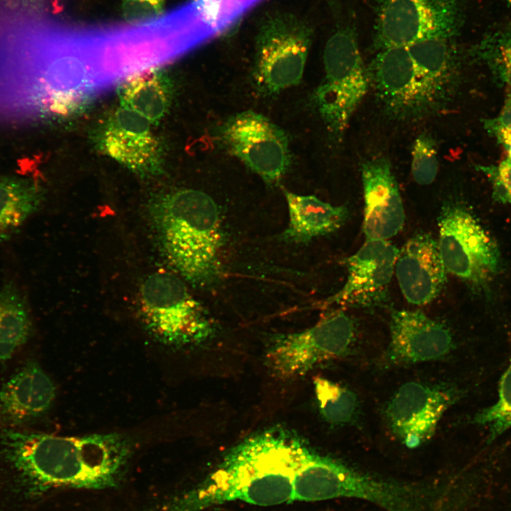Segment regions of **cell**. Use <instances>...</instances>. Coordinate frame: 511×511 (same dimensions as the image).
<instances>
[{"mask_svg": "<svg viewBox=\"0 0 511 511\" xmlns=\"http://www.w3.org/2000/svg\"><path fill=\"white\" fill-rule=\"evenodd\" d=\"M399 249L388 240L366 239L361 247L345 259L347 279L325 305L369 307L386 300L395 273Z\"/></svg>", "mask_w": 511, "mask_h": 511, "instance_id": "9a60e30c", "label": "cell"}, {"mask_svg": "<svg viewBox=\"0 0 511 511\" xmlns=\"http://www.w3.org/2000/svg\"><path fill=\"white\" fill-rule=\"evenodd\" d=\"M473 421L485 429L490 441L511 429V358L501 377L497 400L480 411Z\"/></svg>", "mask_w": 511, "mask_h": 511, "instance_id": "83f0119b", "label": "cell"}, {"mask_svg": "<svg viewBox=\"0 0 511 511\" xmlns=\"http://www.w3.org/2000/svg\"><path fill=\"white\" fill-rule=\"evenodd\" d=\"M102 91L88 28L36 12L0 14V107L31 118L79 114Z\"/></svg>", "mask_w": 511, "mask_h": 511, "instance_id": "6da1fadb", "label": "cell"}, {"mask_svg": "<svg viewBox=\"0 0 511 511\" xmlns=\"http://www.w3.org/2000/svg\"><path fill=\"white\" fill-rule=\"evenodd\" d=\"M303 439L282 427L231 449L203 480L155 511H203L241 501L258 506L292 502V478Z\"/></svg>", "mask_w": 511, "mask_h": 511, "instance_id": "7a4b0ae2", "label": "cell"}, {"mask_svg": "<svg viewBox=\"0 0 511 511\" xmlns=\"http://www.w3.org/2000/svg\"><path fill=\"white\" fill-rule=\"evenodd\" d=\"M149 215L166 258L186 280L203 287L219 280L223 232L219 209L208 194L161 193L150 203Z\"/></svg>", "mask_w": 511, "mask_h": 511, "instance_id": "277c9868", "label": "cell"}, {"mask_svg": "<svg viewBox=\"0 0 511 511\" xmlns=\"http://www.w3.org/2000/svg\"><path fill=\"white\" fill-rule=\"evenodd\" d=\"M43 191L31 178L0 180V240L20 226L41 204Z\"/></svg>", "mask_w": 511, "mask_h": 511, "instance_id": "cb8c5ba5", "label": "cell"}, {"mask_svg": "<svg viewBox=\"0 0 511 511\" xmlns=\"http://www.w3.org/2000/svg\"><path fill=\"white\" fill-rule=\"evenodd\" d=\"M314 385L319 412L326 422L339 425L353 419L358 399L352 390L322 377L314 378Z\"/></svg>", "mask_w": 511, "mask_h": 511, "instance_id": "4316f807", "label": "cell"}, {"mask_svg": "<svg viewBox=\"0 0 511 511\" xmlns=\"http://www.w3.org/2000/svg\"><path fill=\"white\" fill-rule=\"evenodd\" d=\"M55 396V386L40 366L29 361L0 390V407L15 422L44 414Z\"/></svg>", "mask_w": 511, "mask_h": 511, "instance_id": "44dd1931", "label": "cell"}, {"mask_svg": "<svg viewBox=\"0 0 511 511\" xmlns=\"http://www.w3.org/2000/svg\"><path fill=\"white\" fill-rule=\"evenodd\" d=\"M454 37L427 38L407 47L423 83L444 109L456 97L462 81V64Z\"/></svg>", "mask_w": 511, "mask_h": 511, "instance_id": "ffe728a7", "label": "cell"}, {"mask_svg": "<svg viewBox=\"0 0 511 511\" xmlns=\"http://www.w3.org/2000/svg\"><path fill=\"white\" fill-rule=\"evenodd\" d=\"M104 153L139 174L158 172L161 148L149 122L138 114L121 107L104 126L99 139Z\"/></svg>", "mask_w": 511, "mask_h": 511, "instance_id": "ac0fdd59", "label": "cell"}, {"mask_svg": "<svg viewBox=\"0 0 511 511\" xmlns=\"http://www.w3.org/2000/svg\"><path fill=\"white\" fill-rule=\"evenodd\" d=\"M458 397L459 392L451 386L406 383L387 406L390 430L407 448H417L433 436L444 414Z\"/></svg>", "mask_w": 511, "mask_h": 511, "instance_id": "5bb4252c", "label": "cell"}, {"mask_svg": "<svg viewBox=\"0 0 511 511\" xmlns=\"http://www.w3.org/2000/svg\"><path fill=\"white\" fill-rule=\"evenodd\" d=\"M492 186V195L496 202L511 205V160L508 158L497 165H476Z\"/></svg>", "mask_w": 511, "mask_h": 511, "instance_id": "f546056e", "label": "cell"}, {"mask_svg": "<svg viewBox=\"0 0 511 511\" xmlns=\"http://www.w3.org/2000/svg\"><path fill=\"white\" fill-rule=\"evenodd\" d=\"M31 330L28 312L15 287L0 290V364L8 361L28 339Z\"/></svg>", "mask_w": 511, "mask_h": 511, "instance_id": "d4e9b609", "label": "cell"}, {"mask_svg": "<svg viewBox=\"0 0 511 511\" xmlns=\"http://www.w3.org/2000/svg\"><path fill=\"white\" fill-rule=\"evenodd\" d=\"M41 1L42 0H6V6L9 9L29 12H37Z\"/></svg>", "mask_w": 511, "mask_h": 511, "instance_id": "d6a6232c", "label": "cell"}, {"mask_svg": "<svg viewBox=\"0 0 511 511\" xmlns=\"http://www.w3.org/2000/svg\"><path fill=\"white\" fill-rule=\"evenodd\" d=\"M506 1L511 11V0H506Z\"/></svg>", "mask_w": 511, "mask_h": 511, "instance_id": "e575fe53", "label": "cell"}, {"mask_svg": "<svg viewBox=\"0 0 511 511\" xmlns=\"http://www.w3.org/2000/svg\"><path fill=\"white\" fill-rule=\"evenodd\" d=\"M469 56L488 69L498 86L511 90V28L486 34L471 48Z\"/></svg>", "mask_w": 511, "mask_h": 511, "instance_id": "484cf974", "label": "cell"}, {"mask_svg": "<svg viewBox=\"0 0 511 511\" xmlns=\"http://www.w3.org/2000/svg\"><path fill=\"white\" fill-rule=\"evenodd\" d=\"M508 153V158L511 160V145L508 147V148L506 150Z\"/></svg>", "mask_w": 511, "mask_h": 511, "instance_id": "836d02e7", "label": "cell"}, {"mask_svg": "<svg viewBox=\"0 0 511 511\" xmlns=\"http://www.w3.org/2000/svg\"><path fill=\"white\" fill-rule=\"evenodd\" d=\"M438 168L436 141L430 134L422 133L416 138L412 147V177L419 185H427L436 178Z\"/></svg>", "mask_w": 511, "mask_h": 511, "instance_id": "f1b7e54d", "label": "cell"}, {"mask_svg": "<svg viewBox=\"0 0 511 511\" xmlns=\"http://www.w3.org/2000/svg\"><path fill=\"white\" fill-rule=\"evenodd\" d=\"M123 108L133 111L151 123H158L170 106L172 84L159 67L131 76L119 84Z\"/></svg>", "mask_w": 511, "mask_h": 511, "instance_id": "603a6c76", "label": "cell"}, {"mask_svg": "<svg viewBox=\"0 0 511 511\" xmlns=\"http://www.w3.org/2000/svg\"><path fill=\"white\" fill-rule=\"evenodd\" d=\"M447 273L437 240L430 233H415L399 249L395 274L404 297L412 304L434 300L446 282Z\"/></svg>", "mask_w": 511, "mask_h": 511, "instance_id": "d6986e66", "label": "cell"}, {"mask_svg": "<svg viewBox=\"0 0 511 511\" xmlns=\"http://www.w3.org/2000/svg\"><path fill=\"white\" fill-rule=\"evenodd\" d=\"M354 336L352 319L341 312L302 331L274 336L267 347L266 363L280 378L300 377L323 362L346 355Z\"/></svg>", "mask_w": 511, "mask_h": 511, "instance_id": "30bf717a", "label": "cell"}, {"mask_svg": "<svg viewBox=\"0 0 511 511\" xmlns=\"http://www.w3.org/2000/svg\"><path fill=\"white\" fill-rule=\"evenodd\" d=\"M439 252L448 273L479 286L497 272L498 246L473 212L461 202L444 203L438 216Z\"/></svg>", "mask_w": 511, "mask_h": 511, "instance_id": "ba28073f", "label": "cell"}, {"mask_svg": "<svg viewBox=\"0 0 511 511\" xmlns=\"http://www.w3.org/2000/svg\"><path fill=\"white\" fill-rule=\"evenodd\" d=\"M89 31L103 91L191 49L170 13L132 26L89 28Z\"/></svg>", "mask_w": 511, "mask_h": 511, "instance_id": "5b68a950", "label": "cell"}, {"mask_svg": "<svg viewBox=\"0 0 511 511\" xmlns=\"http://www.w3.org/2000/svg\"><path fill=\"white\" fill-rule=\"evenodd\" d=\"M390 337L386 357L396 365L438 360L454 346L449 328L419 310L393 309Z\"/></svg>", "mask_w": 511, "mask_h": 511, "instance_id": "2e32d148", "label": "cell"}, {"mask_svg": "<svg viewBox=\"0 0 511 511\" xmlns=\"http://www.w3.org/2000/svg\"><path fill=\"white\" fill-rule=\"evenodd\" d=\"M460 23L457 0H383L378 15L380 50L407 47L435 37H454Z\"/></svg>", "mask_w": 511, "mask_h": 511, "instance_id": "4fadbf2b", "label": "cell"}, {"mask_svg": "<svg viewBox=\"0 0 511 511\" xmlns=\"http://www.w3.org/2000/svg\"><path fill=\"white\" fill-rule=\"evenodd\" d=\"M503 105L498 116L483 120V128L505 150L511 145V90L506 89Z\"/></svg>", "mask_w": 511, "mask_h": 511, "instance_id": "4dcf8cb0", "label": "cell"}, {"mask_svg": "<svg viewBox=\"0 0 511 511\" xmlns=\"http://www.w3.org/2000/svg\"><path fill=\"white\" fill-rule=\"evenodd\" d=\"M324 65V79L312 101L329 135L339 141L370 87L368 69L351 30L339 29L329 38Z\"/></svg>", "mask_w": 511, "mask_h": 511, "instance_id": "52a82bcc", "label": "cell"}, {"mask_svg": "<svg viewBox=\"0 0 511 511\" xmlns=\"http://www.w3.org/2000/svg\"><path fill=\"white\" fill-rule=\"evenodd\" d=\"M164 0H124L123 11L126 20L140 23L157 18L163 11Z\"/></svg>", "mask_w": 511, "mask_h": 511, "instance_id": "1f68e13d", "label": "cell"}, {"mask_svg": "<svg viewBox=\"0 0 511 511\" xmlns=\"http://www.w3.org/2000/svg\"><path fill=\"white\" fill-rule=\"evenodd\" d=\"M6 458L38 490H104L116 486L133 452L129 437L119 433L62 436L5 430Z\"/></svg>", "mask_w": 511, "mask_h": 511, "instance_id": "3957f363", "label": "cell"}, {"mask_svg": "<svg viewBox=\"0 0 511 511\" xmlns=\"http://www.w3.org/2000/svg\"><path fill=\"white\" fill-rule=\"evenodd\" d=\"M368 72L380 107L392 119L414 121L441 110L418 75L407 47L380 50Z\"/></svg>", "mask_w": 511, "mask_h": 511, "instance_id": "8fae6325", "label": "cell"}, {"mask_svg": "<svg viewBox=\"0 0 511 511\" xmlns=\"http://www.w3.org/2000/svg\"><path fill=\"white\" fill-rule=\"evenodd\" d=\"M139 312L143 325L161 344L172 347L201 344L215 334V324L184 282L175 275L157 272L140 290Z\"/></svg>", "mask_w": 511, "mask_h": 511, "instance_id": "8992f818", "label": "cell"}, {"mask_svg": "<svg viewBox=\"0 0 511 511\" xmlns=\"http://www.w3.org/2000/svg\"><path fill=\"white\" fill-rule=\"evenodd\" d=\"M221 144L268 184L279 182L290 161L285 133L262 114L252 111L236 114L218 131Z\"/></svg>", "mask_w": 511, "mask_h": 511, "instance_id": "7c38bea8", "label": "cell"}, {"mask_svg": "<svg viewBox=\"0 0 511 511\" xmlns=\"http://www.w3.org/2000/svg\"><path fill=\"white\" fill-rule=\"evenodd\" d=\"M361 177L366 239L388 240L402 230L405 220L402 196L389 160L378 157L365 161Z\"/></svg>", "mask_w": 511, "mask_h": 511, "instance_id": "e0dca14e", "label": "cell"}, {"mask_svg": "<svg viewBox=\"0 0 511 511\" xmlns=\"http://www.w3.org/2000/svg\"><path fill=\"white\" fill-rule=\"evenodd\" d=\"M289 211V225L280 238L286 241L307 243L313 238L339 229L346 222L348 209L334 206L314 195L285 192Z\"/></svg>", "mask_w": 511, "mask_h": 511, "instance_id": "7402d4cb", "label": "cell"}, {"mask_svg": "<svg viewBox=\"0 0 511 511\" xmlns=\"http://www.w3.org/2000/svg\"><path fill=\"white\" fill-rule=\"evenodd\" d=\"M310 43L309 30L295 17L280 15L269 18L256 41L252 70L256 91L272 96L298 84Z\"/></svg>", "mask_w": 511, "mask_h": 511, "instance_id": "9c48e42d", "label": "cell"}]
</instances>
